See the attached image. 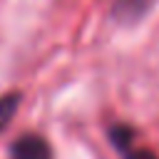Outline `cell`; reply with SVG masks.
Masks as SVG:
<instances>
[{
    "mask_svg": "<svg viewBox=\"0 0 159 159\" xmlns=\"http://www.w3.org/2000/svg\"><path fill=\"white\" fill-rule=\"evenodd\" d=\"M107 137H109L114 152H117L122 159H159L152 149L137 144V129H134L132 124L114 122V124L107 129Z\"/></svg>",
    "mask_w": 159,
    "mask_h": 159,
    "instance_id": "6da1fadb",
    "label": "cell"
},
{
    "mask_svg": "<svg viewBox=\"0 0 159 159\" xmlns=\"http://www.w3.org/2000/svg\"><path fill=\"white\" fill-rule=\"evenodd\" d=\"M10 159H52V149L40 134H22L10 144Z\"/></svg>",
    "mask_w": 159,
    "mask_h": 159,
    "instance_id": "7a4b0ae2",
    "label": "cell"
},
{
    "mask_svg": "<svg viewBox=\"0 0 159 159\" xmlns=\"http://www.w3.org/2000/svg\"><path fill=\"white\" fill-rule=\"evenodd\" d=\"M149 5L152 0H114V15L124 22H134L147 12Z\"/></svg>",
    "mask_w": 159,
    "mask_h": 159,
    "instance_id": "3957f363",
    "label": "cell"
},
{
    "mask_svg": "<svg viewBox=\"0 0 159 159\" xmlns=\"http://www.w3.org/2000/svg\"><path fill=\"white\" fill-rule=\"evenodd\" d=\"M20 94L17 92H7V94H2L0 97V132L12 122V117H15V112H17V107H20Z\"/></svg>",
    "mask_w": 159,
    "mask_h": 159,
    "instance_id": "277c9868",
    "label": "cell"
}]
</instances>
